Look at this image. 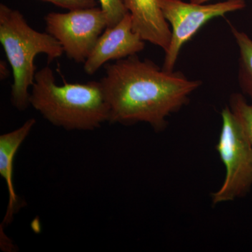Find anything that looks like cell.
<instances>
[{
	"label": "cell",
	"mask_w": 252,
	"mask_h": 252,
	"mask_svg": "<svg viewBox=\"0 0 252 252\" xmlns=\"http://www.w3.org/2000/svg\"><path fill=\"white\" fill-rule=\"evenodd\" d=\"M99 80L110 108L109 122L132 125L149 124L156 132L167 126V118L189 103L202 85L181 72H166L137 55L105 64Z\"/></svg>",
	"instance_id": "6da1fadb"
},
{
	"label": "cell",
	"mask_w": 252,
	"mask_h": 252,
	"mask_svg": "<svg viewBox=\"0 0 252 252\" xmlns=\"http://www.w3.org/2000/svg\"><path fill=\"white\" fill-rule=\"evenodd\" d=\"M30 104L52 125L67 130H94L110 118L99 81L58 85L49 66L36 72Z\"/></svg>",
	"instance_id": "7a4b0ae2"
},
{
	"label": "cell",
	"mask_w": 252,
	"mask_h": 252,
	"mask_svg": "<svg viewBox=\"0 0 252 252\" xmlns=\"http://www.w3.org/2000/svg\"><path fill=\"white\" fill-rule=\"evenodd\" d=\"M0 42L12 69L11 101L24 111L30 105V87L36 74L34 59L45 54L49 62L64 54L59 41L48 32H39L28 25L20 11L0 4Z\"/></svg>",
	"instance_id": "3957f363"
},
{
	"label": "cell",
	"mask_w": 252,
	"mask_h": 252,
	"mask_svg": "<svg viewBox=\"0 0 252 252\" xmlns=\"http://www.w3.org/2000/svg\"><path fill=\"white\" fill-rule=\"evenodd\" d=\"M216 149L225 167L223 185L212 193V205L243 198L252 187V147L229 107L221 112Z\"/></svg>",
	"instance_id": "277c9868"
},
{
	"label": "cell",
	"mask_w": 252,
	"mask_h": 252,
	"mask_svg": "<svg viewBox=\"0 0 252 252\" xmlns=\"http://www.w3.org/2000/svg\"><path fill=\"white\" fill-rule=\"evenodd\" d=\"M44 21L46 32L59 41L68 59L77 63H85L108 26L107 14L96 6L49 13Z\"/></svg>",
	"instance_id": "5b68a950"
},
{
	"label": "cell",
	"mask_w": 252,
	"mask_h": 252,
	"mask_svg": "<svg viewBox=\"0 0 252 252\" xmlns=\"http://www.w3.org/2000/svg\"><path fill=\"white\" fill-rule=\"evenodd\" d=\"M162 15L171 26L172 36L165 51L162 69L173 72L181 49L209 21L244 9V0H227L212 4L185 2L182 0H158Z\"/></svg>",
	"instance_id": "8992f818"
},
{
	"label": "cell",
	"mask_w": 252,
	"mask_h": 252,
	"mask_svg": "<svg viewBox=\"0 0 252 252\" xmlns=\"http://www.w3.org/2000/svg\"><path fill=\"white\" fill-rule=\"evenodd\" d=\"M144 47L145 41L133 31L132 18L128 12L117 26L106 28L101 34L84 63V71L89 75H94L109 61L137 55Z\"/></svg>",
	"instance_id": "52a82bcc"
},
{
	"label": "cell",
	"mask_w": 252,
	"mask_h": 252,
	"mask_svg": "<svg viewBox=\"0 0 252 252\" xmlns=\"http://www.w3.org/2000/svg\"><path fill=\"white\" fill-rule=\"evenodd\" d=\"M131 15L132 28L145 41L166 51L172 32L162 15L158 0H122Z\"/></svg>",
	"instance_id": "ba28073f"
},
{
	"label": "cell",
	"mask_w": 252,
	"mask_h": 252,
	"mask_svg": "<svg viewBox=\"0 0 252 252\" xmlns=\"http://www.w3.org/2000/svg\"><path fill=\"white\" fill-rule=\"evenodd\" d=\"M35 124V119L32 118L16 130L0 136V175L6 182L9 191V204L4 219V223L6 224L12 220L15 214L23 205L15 191L13 182L15 157Z\"/></svg>",
	"instance_id": "9c48e42d"
},
{
	"label": "cell",
	"mask_w": 252,
	"mask_h": 252,
	"mask_svg": "<svg viewBox=\"0 0 252 252\" xmlns=\"http://www.w3.org/2000/svg\"><path fill=\"white\" fill-rule=\"evenodd\" d=\"M239 50L238 82L244 94L252 100V39L229 23Z\"/></svg>",
	"instance_id": "30bf717a"
},
{
	"label": "cell",
	"mask_w": 252,
	"mask_h": 252,
	"mask_svg": "<svg viewBox=\"0 0 252 252\" xmlns=\"http://www.w3.org/2000/svg\"><path fill=\"white\" fill-rule=\"evenodd\" d=\"M228 107L252 147V104L247 102L243 94L235 93L230 95Z\"/></svg>",
	"instance_id": "8fae6325"
},
{
	"label": "cell",
	"mask_w": 252,
	"mask_h": 252,
	"mask_svg": "<svg viewBox=\"0 0 252 252\" xmlns=\"http://www.w3.org/2000/svg\"><path fill=\"white\" fill-rule=\"evenodd\" d=\"M101 9L103 10L108 18L107 28H113L122 21L128 13L122 0H99Z\"/></svg>",
	"instance_id": "7c38bea8"
},
{
	"label": "cell",
	"mask_w": 252,
	"mask_h": 252,
	"mask_svg": "<svg viewBox=\"0 0 252 252\" xmlns=\"http://www.w3.org/2000/svg\"><path fill=\"white\" fill-rule=\"evenodd\" d=\"M52 3L56 6L70 11V10L86 9L95 7L97 2L95 0H41Z\"/></svg>",
	"instance_id": "4fadbf2b"
},
{
	"label": "cell",
	"mask_w": 252,
	"mask_h": 252,
	"mask_svg": "<svg viewBox=\"0 0 252 252\" xmlns=\"http://www.w3.org/2000/svg\"><path fill=\"white\" fill-rule=\"evenodd\" d=\"M9 64L4 61H1L0 62V79L1 81H4L9 77Z\"/></svg>",
	"instance_id": "5bb4252c"
},
{
	"label": "cell",
	"mask_w": 252,
	"mask_h": 252,
	"mask_svg": "<svg viewBox=\"0 0 252 252\" xmlns=\"http://www.w3.org/2000/svg\"><path fill=\"white\" fill-rule=\"evenodd\" d=\"M209 1L210 0H190V2L195 3V4H204Z\"/></svg>",
	"instance_id": "9a60e30c"
}]
</instances>
